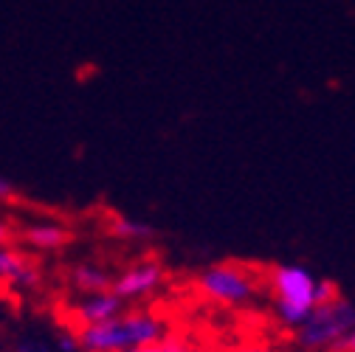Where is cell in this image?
Segmentation results:
<instances>
[{
  "mask_svg": "<svg viewBox=\"0 0 355 352\" xmlns=\"http://www.w3.org/2000/svg\"><path fill=\"white\" fill-rule=\"evenodd\" d=\"M166 322L153 313V310H124L107 324L96 327H79V349L82 352H130V349H141L150 344H158L166 338Z\"/></svg>",
  "mask_w": 355,
  "mask_h": 352,
  "instance_id": "cell-1",
  "label": "cell"
},
{
  "mask_svg": "<svg viewBox=\"0 0 355 352\" xmlns=\"http://www.w3.org/2000/svg\"><path fill=\"white\" fill-rule=\"evenodd\" d=\"M319 282L316 274L304 265H277L268 271V290L274 310L285 327H302L319 307Z\"/></svg>",
  "mask_w": 355,
  "mask_h": 352,
  "instance_id": "cell-2",
  "label": "cell"
},
{
  "mask_svg": "<svg viewBox=\"0 0 355 352\" xmlns=\"http://www.w3.org/2000/svg\"><path fill=\"white\" fill-rule=\"evenodd\" d=\"M355 327V304L344 296L319 304L313 316L296 327V346L304 352H336Z\"/></svg>",
  "mask_w": 355,
  "mask_h": 352,
  "instance_id": "cell-3",
  "label": "cell"
},
{
  "mask_svg": "<svg viewBox=\"0 0 355 352\" xmlns=\"http://www.w3.org/2000/svg\"><path fill=\"white\" fill-rule=\"evenodd\" d=\"M195 285L206 299L223 307H245L257 296V276L248 268L237 265V262H214V265H206L198 274Z\"/></svg>",
  "mask_w": 355,
  "mask_h": 352,
  "instance_id": "cell-4",
  "label": "cell"
},
{
  "mask_svg": "<svg viewBox=\"0 0 355 352\" xmlns=\"http://www.w3.org/2000/svg\"><path fill=\"white\" fill-rule=\"evenodd\" d=\"M164 282V265L158 259H139L113 276V293L124 301H139L153 296Z\"/></svg>",
  "mask_w": 355,
  "mask_h": 352,
  "instance_id": "cell-5",
  "label": "cell"
},
{
  "mask_svg": "<svg viewBox=\"0 0 355 352\" xmlns=\"http://www.w3.org/2000/svg\"><path fill=\"white\" fill-rule=\"evenodd\" d=\"M127 301L121 296H116L113 290H102V293H87L76 301L73 307V319L79 327H96V324H107L116 316H121L127 307Z\"/></svg>",
  "mask_w": 355,
  "mask_h": 352,
  "instance_id": "cell-6",
  "label": "cell"
},
{
  "mask_svg": "<svg viewBox=\"0 0 355 352\" xmlns=\"http://www.w3.org/2000/svg\"><path fill=\"white\" fill-rule=\"evenodd\" d=\"M0 285L17 288V290H34L40 285V268L23 251L3 245L0 248Z\"/></svg>",
  "mask_w": 355,
  "mask_h": 352,
  "instance_id": "cell-7",
  "label": "cell"
},
{
  "mask_svg": "<svg viewBox=\"0 0 355 352\" xmlns=\"http://www.w3.org/2000/svg\"><path fill=\"white\" fill-rule=\"evenodd\" d=\"M23 240L34 248V251H60L71 243V229L57 223V220H40V223H28L23 229Z\"/></svg>",
  "mask_w": 355,
  "mask_h": 352,
  "instance_id": "cell-8",
  "label": "cell"
},
{
  "mask_svg": "<svg viewBox=\"0 0 355 352\" xmlns=\"http://www.w3.org/2000/svg\"><path fill=\"white\" fill-rule=\"evenodd\" d=\"M68 279H71L73 290H79L82 296L113 290V274L107 268H102L99 262H76L68 274Z\"/></svg>",
  "mask_w": 355,
  "mask_h": 352,
  "instance_id": "cell-9",
  "label": "cell"
},
{
  "mask_svg": "<svg viewBox=\"0 0 355 352\" xmlns=\"http://www.w3.org/2000/svg\"><path fill=\"white\" fill-rule=\"evenodd\" d=\"M110 237L116 240H124V243H147V240H155L158 229L150 223V220H141V217H130V214H116L107 226Z\"/></svg>",
  "mask_w": 355,
  "mask_h": 352,
  "instance_id": "cell-10",
  "label": "cell"
},
{
  "mask_svg": "<svg viewBox=\"0 0 355 352\" xmlns=\"http://www.w3.org/2000/svg\"><path fill=\"white\" fill-rule=\"evenodd\" d=\"M130 352H206V349H198V346H192L187 338L169 333V335L161 338L158 344H150V346H141V349H130Z\"/></svg>",
  "mask_w": 355,
  "mask_h": 352,
  "instance_id": "cell-11",
  "label": "cell"
},
{
  "mask_svg": "<svg viewBox=\"0 0 355 352\" xmlns=\"http://www.w3.org/2000/svg\"><path fill=\"white\" fill-rule=\"evenodd\" d=\"M54 349H57V352H82V349H79V338H76V333H57V338H54Z\"/></svg>",
  "mask_w": 355,
  "mask_h": 352,
  "instance_id": "cell-12",
  "label": "cell"
},
{
  "mask_svg": "<svg viewBox=\"0 0 355 352\" xmlns=\"http://www.w3.org/2000/svg\"><path fill=\"white\" fill-rule=\"evenodd\" d=\"M17 195V186L12 178H6V175H0V203H12Z\"/></svg>",
  "mask_w": 355,
  "mask_h": 352,
  "instance_id": "cell-13",
  "label": "cell"
},
{
  "mask_svg": "<svg viewBox=\"0 0 355 352\" xmlns=\"http://www.w3.org/2000/svg\"><path fill=\"white\" fill-rule=\"evenodd\" d=\"M17 352H51V344L46 341H37V338H23Z\"/></svg>",
  "mask_w": 355,
  "mask_h": 352,
  "instance_id": "cell-14",
  "label": "cell"
},
{
  "mask_svg": "<svg viewBox=\"0 0 355 352\" xmlns=\"http://www.w3.org/2000/svg\"><path fill=\"white\" fill-rule=\"evenodd\" d=\"M9 243H12V226L6 223L3 217H0V248L9 245Z\"/></svg>",
  "mask_w": 355,
  "mask_h": 352,
  "instance_id": "cell-15",
  "label": "cell"
},
{
  "mask_svg": "<svg viewBox=\"0 0 355 352\" xmlns=\"http://www.w3.org/2000/svg\"><path fill=\"white\" fill-rule=\"evenodd\" d=\"M336 352H355V327H352V333H349V335L341 341V346H338Z\"/></svg>",
  "mask_w": 355,
  "mask_h": 352,
  "instance_id": "cell-16",
  "label": "cell"
},
{
  "mask_svg": "<svg viewBox=\"0 0 355 352\" xmlns=\"http://www.w3.org/2000/svg\"><path fill=\"white\" fill-rule=\"evenodd\" d=\"M234 352H265L262 346H243V349H234Z\"/></svg>",
  "mask_w": 355,
  "mask_h": 352,
  "instance_id": "cell-17",
  "label": "cell"
},
{
  "mask_svg": "<svg viewBox=\"0 0 355 352\" xmlns=\"http://www.w3.org/2000/svg\"><path fill=\"white\" fill-rule=\"evenodd\" d=\"M0 304H3V301H0Z\"/></svg>",
  "mask_w": 355,
  "mask_h": 352,
  "instance_id": "cell-18",
  "label": "cell"
},
{
  "mask_svg": "<svg viewBox=\"0 0 355 352\" xmlns=\"http://www.w3.org/2000/svg\"><path fill=\"white\" fill-rule=\"evenodd\" d=\"M0 352H3V349H0Z\"/></svg>",
  "mask_w": 355,
  "mask_h": 352,
  "instance_id": "cell-19",
  "label": "cell"
}]
</instances>
